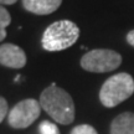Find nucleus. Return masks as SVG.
Wrapping results in <instances>:
<instances>
[{
	"label": "nucleus",
	"mask_w": 134,
	"mask_h": 134,
	"mask_svg": "<svg viewBox=\"0 0 134 134\" xmlns=\"http://www.w3.org/2000/svg\"><path fill=\"white\" fill-rule=\"evenodd\" d=\"M41 105L34 98H27L15 104L8 114V123L11 128L24 129L32 124L40 117Z\"/></svg>",
	"instance_id": "39448f33"
},
{
	"label": "nucleus",
	"mask_w": 134,
	"mask_h": 134,
	"mask_svg": "<svg viewBox=\"0 0 134 134\" xmlns=\"http://www.w3.org/2000/svg\"><path fill=\"white\" fill-rule=\"evenodd\" d=\"M110 134H134V113L125 112L110 123Z\"/></svg>",
	"instance_id": "6e6552de"
},
{
	"label": "nucleus",
	"mask_w": 134,
	"mask_h": 134,
	"mask_svg": "<svg viewBox=\"0 0 134 134\" xmlns=\"http://www.w3.org/2000/svg\"><path fill=\"white\" fill-rule=\"evenodd\" d=\"M26 11L36 15H48L60 8L62 0H21Z\"/></svg>",
	"instance_id": "0eeeda50"
},
{
	"label": "nucleus",
	"mask_w": 134,
	"mask_h": 134,
	"mask_svg": "<svg viewBox=\"0 0 134 134\" xmlns=\"http://www.w3.org/2000/svg\"><path fill=\"white\" fill-rule=\"evenodd\" d=\"M122 63L120 53L108 48H96L88 51L81 58V67L85 71L105 73L114 71Z\"/></svg>",
	"instance_id": "20e7f679"
},
{
	"label": "nucleus",
	"mask_w": 134,
	"mask_h": 134,
	"mask_svg": "<svg viewBox=\"0 0 134 134\" xmlns=\"http://www.w3.org/2000/svg\"><path fill=\"white\" fill-rule=\"evenodd\" d=\"M71 134H98L97 130L90 124H80L76 125L71 130Z\"/></svg>",
	"instance_id": "9b49d317"
},
{
	"label": "nucleus",
	"mask_w": 134,
	"mask_h": 134,
	"mask_svg": "<svg viewBox=\"0 0 134 134\" xmlns=\"http://www.w3.org/2000/svg\"><path fill=\"white\" fill-rule=\"evenodd\" d=\"M40 105L56 123L71 124L75 119V103L70 93L52 83L40 96Z\"/></svg>",
	"instance_id": "f257e3e1"
},
{
	"label": "nucleus",
	"mask_w": 134,
	"mask_h": 134,
	"mask_svg": "<svg viewBox=\"0 0 134 134\" xmlns=\"http://www.w3.org/2000/svg\"><path fill=\"white\" fill-rule=\"evenodd\" d=\"M18 0H0V5L3 6V5H13L15 4Z\"/></svg>",
	"instance_id": "4468645a"
},
{
	"label": "nucleus",
	"mask_w": 134,
	"mask_h": 134,
	"mask_svg": "<svg viewBox=\"0 0 134 134\" xmlns=\"http://www.w3.org/2000/svg\"><path fill=\"white\" fill-rule=\"evenodd\" d=\"M9 114L8 113V102L4 97L0 96V123L5 119V117Z\"/></svg>",
	"instance_id": "f8f14e48"
},
{
	"label": "nucleus",
	"mask_w": 134,
	"mask_h": 134,
	"mask_svg": "<svg viewBox=\"0 0 134 134\" xmlns=\"http://www.w3.org/2000/svg\"><path fill=\"white\" fill-rule=\"evenodd\" d=\"M125 38H127V42L134 47V30H130L129 32L127 34V37Z\"/></svg>",
	"instance_id": "ddd939ff"
},
{
	"label": "nucleus",
	"mask_w": 134,
	"mask_h": 134,
	"mask_svg": "<svg viewBox=\"0 0 134 134\" xmlns=\"http://www.w3.org/2000/svg\"><path fill=\"white\" fill-rule=\"evenodd\" d=\"M11 23L10 13L5 9L4 6L0 5V42L6 37V27Z\"/></svg>",
	"instance_id": "1a4fd4ad"
},
{
	"label": "nucleus",
	"mask_w": 134,
	"mask_h": 134,
	"mask_svg": "<svg viewBox=\"0 0 134 134\" xmlns=\"http://www.w3.org/2000/svg\"><path fill=\"white\" fill-rule=\"evenodd\" d=\"M80 36V29L70 20H60L43 31L41 43L46 51H62L75 45Z\"/></svg>",
	"instance_id": "f03ea898"
},
{
	"label": "nucleus",
	"mask_w": 134,
	"mask_h": 134,
	"mask_svg": "<svg viewBox=\"0 0 134 134\" xmlns=\"http://www.w3.org/2000/svg\"><path fill=\"white\" fill-rule=\"evenodd\" d=\"M134 93V80L129 73H117L103 83L99 91L100 103L107 108H113L128 99Z\"/></svg>",
	"instance_id": "7ed1b4c3"
},
{
	"label": "nucleus",
	"mask_w": 134,
	"mask_h": 134,
	"mask_svg": "<svg viewBox=\"0 0 134 134\" xmlns=\"http://www.w3.org/2000/svg\"><path fill=\"white\" fill-rule=\"evenodd\" d=\"M38 130H40V134H60L57 125L55 123L48 122V120L41 122L38 125Z\"/></svg>",
	"instance_id": "9d476101"
},
{
	"label": "nucleus",
	"mask_w": 134,
	"mask_h": 134,
	"mask_svg": "<svg viewBox=\"0 0 134 134\" xmlns=\"http://www.w3.org/2000/svg\"><path fill=\"white\" fill-rule=\"evenodd\" d=\"M26 53L14 43L0 45V65L9 68H23L26 65Z\"/></svg>",
	"instance_id": "423d86ee"
}]
</instances>
